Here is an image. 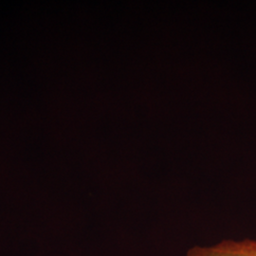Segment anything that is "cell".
I'll return each instance as SVG.
<instances>
[{
  "mask_svg": "<svg viewBox=\"0 0 256 256\" xmlns=\"http://www.w3.org/2000/svg\"><path fill=\"white\" fill-rule=\"evenodd\" d=\"M186 256H256V240H224L212 247H194Z\"/></svg>",
  "mask_w": 256,
  "mask_h": 256,
  "instance_id": "cell-1",
  "label": "cell"
}]
</instances>
